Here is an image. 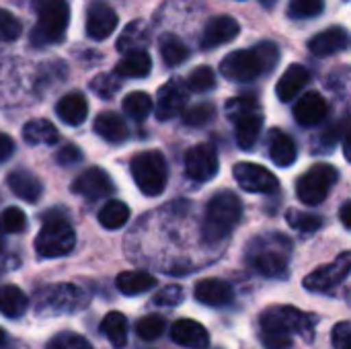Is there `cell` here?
<instances>
[{
  "label": "cell",
  "mask_w": 351,
  "mask_h": 349,
  "mask_svg": "<svg viewBox=\"0 0 351 349\" xmlns=\"http://www.w3.org/2000/svg\"><path fill=\"white\" fill-rule=\"evenodd\" d=\"M280 62V47L274 41H261L253 49H237L228 53L222 64L220 72L224 78L234 82H251L261 74L271 72Z\"/></svg>",
  "instance_id": "6da1fadb"
},
{
  "label": "cell",
  "mask_w": 351,
  "mask_h": 349,
  "mask_svg": "<svg viewBox=\"0 0 351 349\" xmlns=\"http://www.w3.org/2000/svg\"><path fill=\"white\" fill-rule=\"evenodd\" d=\"M243 218V202L232 191L216 193L206 208V218L202 224V237L208 245H218L224 241L232 228Z\"/></svg>",
  "instance_id": "7a4b0ae2"
},
{
  "label": "cell",
  "mask_w": 351,
  "mask_h": 349,
  "mask_svg": "<svg viewBox=\"0 0 351 349\" xmlns=\"http://www.w3.org/2000/svg\"><path fill=\"white\" fill-rule=\"evenodd\" d=\"M290 261V241L282 234L255 239L247 251V263L265 278H286Z\"/></svg>",
  "instance_id": "3957f363"
},
{
  "label": "cell",
  "mask_w": 351,
  "mask_h": 349,
  "mask_svg": "<svg viewBox=\"0 0 351 349\" xmlns=\"http://www.w3.org/2000/svg\"><path fill=\"white\" fill-rule=\"evenodd\" d=\"M37 25L31 31L33 45H51L64 39L70 23V6L66 0H33Z\"/></svg>",
  "instance_id": "277c9868"
},
{
  "label": "cell",
  "mask_w": 351,
  "mask_h": 349,
  "mask_svg": "<svg viewBox=\"0 0 351 349\" xmlns=\"http://www.w3.org/2000/svg\"><path fill=\"white\" fill-rule=\"evenodd\" d=\"M226 115L234 123L237 144L243 150H251L263 130L261 105L253 97H234L226 103Z\"/></svg>",
  "instance_id": "5b68a950"
},
{
  "label": "cell",
  "mask_w": 351,
  "mask_h": 349,
  "mask_svg": "<svg viewBox=\"0 0 351 349\" xmlns=\"http://www.w3.org/2000/svg\"><path fill=\"white\" fill-rule=\"evenodd\" d=\"M130 171L138 189L148 197L160 195L169 183L167 158L158 150H144L136 154L130 163Z\"/></svg>",
  "instance_id": "8992f818"
},
{
  "label": "cell",
  "mask_w": 351,
  "mask_h": 349,
  "mask_svg": "<svg viewBox=\"0 0 351 349\" xmlns=\"http://www.w3.org/2000/svg\"><path fill=\"white\" fill-rule=\"evenodd\" d=\"M43 228L35 239V251L43 259H56L72 253L76 245V234L64 216L47 212L43 218Z\"/></svg>",
  "instance_id": "52a82bcc"
},
{
  "label": "cell",
  "mask_w": 351,
  "mask_h": 349,
  "mask_svg": "<svg viewBox=\"0 0 351 349\" xmlns=\"http://www.w3.org/2000/svg\"><path fill=\"white\" fill-rule=\"evenodd\" d=\"M337 179H339V173L333 165H327V163L315 165L298 179L296 195L306 206H319L327 200Z\"/></svg>",
  "instance_id": "ba28073f"
},
{
  "label": "cell",
  "mask_w": 351,
  "mask_h": 349,
  "mask_svg": "<svg viewBox=\"0 0 351 349\" xmlns=\"http://www.w3.org/2000/svg\"><path fill=\"white\" fill-rule=\"evenodd\" d=\"M261 331L267 333H280V335H304V337H313V319L294 309V306H271L267 309L261 319Z\"/></svg>",
  "instance_id": "9c48e42d"
},
{
  "label": "cell",
  "mask_w": 351,
  "mask_h": 349,
  "mask_svg": "<svg viewBox=\"0 0 351 349\" xmlns=\"http://www.w3.org/2000/svg\"><path fill=\"white\" fill-rule=\"evenodd\" d=\"M88 296L72 286V284H58L47 288L41 296H37V315L53 317V315H70L84 309Z\"/></svg>",
  "instance_id": "30bf717a"
},
{
  "label": "cell",
  "mask_w": 351,
  "mask_h": 349,
  "mask_svg": "<svg viewBox=\"0 0 351 349\" xmlns=\"http://www.w3.org/2000/svg\"><path fill=\"white\" fill-rule=\"evenodd\" d=\"M351 269V253H341L333 263L323 265L319 269H315L313 274H308L304 278V288L311 292H327L335 286H339Z\"/></svg>",
  "instance_id": "8fae6325"
},
{
  "label": "cell",
  "mask_w": 351,
  "mask_h": 349,
  "mask_svg": "<svg viewBox=\"0 0 351 349\" xmlns=\"http://www.w3.org/2000/svg\"><path fill=\"white\" fill-rule=\"evenodd\" d=\"M232 175L237 183L249 193H271L280 185L278 177L271 171L255 163H237Z\"/></svg>",
  "instance_id": "7c38bea8"
},
{
  "label": "cell",
  "mask_w": 351,
  "mask_h": 349,
  "mask_svg": "<svg viewBox=\"0 0 351 349\" xmlns=\"http://www.w3.org/2000/svg\"><path fill=\"white\" fill-rule=\"evenodd\" d=\"M218 154L210 144H197L185 154V175L193 181H210L218 175Z\"/></svg>",
  "instance_id": "4fadbf2b"
},
{
  "label": "cell",
  "mask_w": 351,
  "mask_h": 349,
  "mask_svg": "<svg viewBox=\"0 0 351 349\" xmlns=\"http://www.w3.org/2000/svg\"><path fill=\"white\" fill-rule=\"evenodd\" d=\"M72 191L82 195L88 202H97L103 197H109L115 191V185L111 181V177L99 169V167H88L86 171H82L74 183H72Z\"/></svg>",
  "instance_id": "5bb4252c"
},
{
  "label": "cell",
  "mask_w": 351,
  "mask_h": 349,
  "mask_svg": "<svg viewBox=\"0 0 351 349\" xmlns=\"http://www.w3.org/2000/svg\"><path fill=\"white\" fill-rule=\"evenodd\" d=\"M185 105H187V86L181 84L179 78H173L167 84H162L158 88L156 103H152L154 113L160 121L177 117L185 109Z\"/></svg>",
  "instance_id": "9a60e30c"
},
{
  "label": "cell",
  "mask_w": 351,
  "mask_h": 349,
  "mask_svg": "<svg viewBox=\"0 0 351 349\" xmlns=\"http://www.w3.org/2000/svg\"><path fill=\"white\" fill-rule=\"evenodd\" d=\"M117 29V12L101 2L95 0L86 8V35L95 41H105Z\"/></svg>",
  "instance_id": "2e32d148"
},
{
  "label": "cell",
  "mask_w": 351,
  "mask_h": 349,
  "mask_svg": "<svg viewBox=\"0 0 351 349\" xmlns=\"http://www.w3.org/2000/svg\"><path fill=\"white\" fill-rule=\"evenodd\" d=\"M241 33V25L237 23V19L228 16V14H220L208 21V25L204 27V35H202V47L204 49H214L218 45H224L228 41H232L237 35Z\"/></svg>",
  "instance_id": "e0dca14e"
},
{
  "label": "cell",
  "mask_w": 351,
  "mask_h": 349,
  "mask_svg": "<svg viewBox=\"0 0 351 349\" xmlns=\"http://www.w3.org/2000/svg\"><path fill=\"white\" fill-rule=\"evenodd\" d=\"M329 115V105L325 101V97L317 91L304 93L296 105H294V117L300 125L313 128L319 125L325 117Z\"/></svg>",
  "instance_id": "ac0fdd59"
},
{
  "label": "cell",
  "mask_w": 351,
  "mask_h": 349,
  "mask_svg": "<svg viewBox=\"0 0 351 349\" xmlns=\"http://www.w3.org/2000/svg\"><path fill=\"white\" fill-rule=\"evenodd\" d=\"M171 339L177 346L189 349H206L210 346L208 329L193 319H179L171 325Z\"/></svg>",
  "instance_id": "d6986e66"
},
{
  "label": "cell",
  "mask_w": 351,
  "mask_h": 349,
  "mask_svg": "<svg viewBox=\"0 0 351 349\" xmlns=\"http://www.w3.org/2000/svg\"><path fill=\"white\" fill-rule=\"evenodd\" d=\"M195 300L206 304V306H212V309H220V306H226L232 302L234 298V292H232V286L224 280H218V278H208V280H199L195 284Z\"/></svg>",
  "instance_id": "ffe728a7"
},
{
  "label": "cell",
  "mask_w": 351,
  "mask_h": 349,
  "mask_svg": "<svg viewBox=\"0 0 351 349\" xmlns=\"http://www.w3.org/2000/svg\"><path fill=\"white\" fill-rule=\"evenodd\" d=\"M348 43H350V35H348L346 27H329V29L317 33L308 41V49L319 58H327V56L343 51L348 47Z\"/></svg>",
  "instance_id": "44dd1931"
},
{
  "label": "cell",
  "mask_w": 351,
  "mask_h": 349,
  "mask_svg": "<svg viewBox=\"0 0 351 349\" xmlns=\"http://www.w3.org/2000/svg\"><path fill=\"white\" fill-rule=\"evenodd\" d=\"M308 82H311V72H308V68H304L302 64H292V66L282 74V78L278 80V84H276V95H278L280 101L290 103V101H294V99L300 95V91H302Z\"/></svg>",
  "instance_id": "7402d4cb"
},
{
  "label": "cell",
  "mask_w": 351,
  "mask_h": 349,
  "mask_svg": "<svg viewBox=\"0 0 351 349\" xmlns=\"http://www.w3.org/2000/svg\"><path fill=\"white\" fill-rule=\"evenodd\" d=\"M6 183H8L10 191H12L16 197L25 200V202H29V204H35V202L41 197V193H43V183L39 181V177H35L33 173L23 171V169L12 171V173L6 177Z\"/></svg>",
  "instance_id": "603a6c76"
},
{
  "label": "cell",
  "mask_w": 351,
  "mask_h": 349,
  "mask_svg": "<svg viewBox=\"0 0 351 349\" xmlns=\"http://www.w3.org/2000/svg\"><path fill=\"white\" fill-rule=\"evenodd\" d=\"M269 158L274 160V165L278 167H290L296 163L298 156V148L296 142L292 140V136H288L282 130H271L269 132Z\"/></svg>",
  "instance_id": "cb8c5ba5"
},
{
  "label": "cell",
  "mask_w": 351,
  "mask_h": 349,
  "mask_svg": "<svg viewBox=\"0 0 351 349\" xmlns=\"http://www.w3.org/2000/svg\"><path fill=\"white\" fill-rule=\"evenodd\" d=\"M58 117L68 125H80L88 115V103L82 93H68L56 105Z\"/></svg>",
  "instance_id": "d4e9b609"
},
{
  "label": "cell",
  "mask_w": 351,
  "mask_h": 349,
  "mask_svg": "<svg viewBox=\"0 0 351 349\" xmlns=\"http://www.w3.org/2000/svg\"><path fill=\"white\" fill-rule=\"evenodd\" d=\"M93 128H95V132L103 140H107L111 144L123 142L128 138V134H130L123 117L119 113H115V111H103V113H99V117L95 119V125Z\"/></svg>",
  "instance_id": "484cf974"
},
{
  "label": "cell",
  "mask_w": 351,
  "mask_h": 349,
  "mask_svg": "<svg viewBox=\"0 0 351 349\" xmlns=\"http://www.w3.org/2000/svg\"><path fill=\"white\" fill-rule=\"evenodd\" d=\"M150 43V31H148V25L140 19L132 21L125 25V29L121 31L119 39H117V49L123 51V53H130V51H142L146 49V45Z\"/></svg>",
  "instance_id": "4316f807"
},
{
  "label": "cell",
  "mask_w": 351,
  "mask_h": 349,
  "mask_svg": "<svg viewBox=\"0 0 351 349\" xmlns=\"http://www.w3.org/2000/svg\"><path fill=\"white\" fill-rule=\"evenodd\" d=\"M23 138L31 146H51L58 142L60 134L56 125L47 119H31L23 128Z\"/></svg>",
  "instance_id": "83f0119b"
},
{
  "label": "cell",
  "mask_w": 351,
  "mask_h": 349,
  "mask_svg": "<svg viewBox=\"0 0 351 349\" xmlns=\"http://www.w3.org/2000/svg\"><path fill=\"white\" fill-rule=\"evenodd\" d=\"M152 70V58L142 51H130L125 58L115 66V74L121 78H144Z\"/></svg>",
  "instance_id": "f1b7e54d"
},
{
  "label": "cell",
  "mask_w": 351,
  "mask_h": 349,
  "mask_svg": "<svg viewBox=\"0 0 351 349\" xmlns=\"http://www.w3.org/2000/svg\"><path fill=\"white\" fill-rule=\"evenodd\" d=\"M115 286L123 296H138L152 290L156 286V278L146 272H123L117 276Z\"/></svg>",
  "instance_id": "f546056e"
},
{
  "label": "cell",
  "mask_w": 351,
  "mask_h": 349,
  "mask_svg": "<svg viewBox=\"0 0 351 349\" xmlns=\"http://www.w3.org/2000/svg\"><path fill=\"white\" fill-rule=\"evenodd\" d=\"M27 296L19 286H2L0 288V315L8 317V319H19L25 311H27Z\"/></svg>",
  "instance_id": "4dcf8cb0"
},
{
  "label": "cell",
  "mask_w": 351,
  "mask_h": 349,
  "mask_svg": "<svg viewBox=\"0 0 351 349\" xmlns=\"http://www.w3.org/2000/svg\"><path fill=\"white\" fill-rule=\"evenodd\" d=\"M101 333L111 341V346L115 349L125 348V344H128V319H125V315H121L117 311L105 315V319L101 323Z\"/></svg>",
  "instance_id": "1f68e13d"
},
{
  "label": "cell",
  "mask_w": 351,
  "mask_h": 349,
  "mask_svg": "<svg viewBox=\"0 0 351 349\" xmlns=\"http://www.w3.org/2000/svg\"><path fill=\"white\" fill-rule=\"evenodd\" d=\"M128 220H130V208H128V204H123L119 200H109L99 210V224L107 230H117V228L125 226Z\"/></svg>",
  "instance_id": "d6a6232c"
},
{
  "label": "cell",
  "mask_w": 351,
  "mask_h": 349,
  "mask_svg": "<svg viewBox=\"0 0 351 349\" xmlns=\"http://www.w3.org/2000/svg\"><path fill=\"white\" fill-rule=\"evenodd\" d=\"M152 111V97L148 93L136 91L123 99V113L134 121H144Z\"/></svg>",
  "instance_id": "836d02e7"
},
{
  "label": "cell",
  "mask_w": 351,
  "mask_h": 349,
  "mask_svg": "<svg viewBox=\"0 0 351 349\" xmlns=\"http://www.w3.org/2000/svg\"><path fill=\"white\" fill-rule=\"evenodd\" d=\"M160 56L167 66H179L189 58V47L175 35H167L160 41Z\"/></svg>",
  "instance_id": "e575fe53"
},
{
  "label": "cell",
  "mask_w": 351,
  "mask_h": 349,
  "mask_svg": "<svg viewBox=\"0 0 351 349\" xmlns=\"http://www.w3.org/2000/svg\"><path fill=\"white\" fill-rule=\"evenodd\" d=\"M181 113H183L185 125L204 128V125H208L210 121H214V117H216V107H214L212 103H197V105H191V107L183 109Z\"/></svg>",
  "instance_id": "d590c367"
},
{
  "label": "cell",
  "mask_w": 351,
  "mask_h": 349,
  "mask_svg": "<svg viewBox=\"0 0 351 349\" xmlns=\"http://www.w3.org/2000/svg\"><path fill=\"white\" fill-rule=\"evenodd\" d=\"M136 333L144 341H154L165 333V319L160 315H146V317L138 319Z\"/></svg>",
  "instance_id": "8d00e7d4"
},
{
  "label": "cell",
  "mask_w": 351,
  "mask_h": 349,
  "mask_svg": "<svg viewBox=\"0 0 351 349\" xmlns=\"http://www.w3.org/2000/svg\"><path fill=\"white\" fill-rule=\"evenodd\" d=\"M189 91L193 93H208L216 86V74L210 66H197L189 78H187V84H185Z\"/></svg>",
  "instance_id": "74e56055"
},
{
  "label": "cell",
  "mask_w": 351,
  "mask_h": 349,
  "mask_svg": "<svg viewBox=\"0 0 351 349\" xmlns=\"http://www.w3.org/2000/svg\"><path fill=\"white\" fill-rule=\"evenodd\" d=\"M288 224L294 228V230H300V232H315L323 226V218L317 216V214H308V212H298V210H288Z\"/></svg>",
  "instance_id": "f35d334b"
},
{
  "label": "cell",
  "mask_w": 351,
  "mask_h": 349,
  "mask_svg": "<svg viewBox=\"0 0 351 349\" xmlns=\"http://www.w3.org/2000/svg\"><path fill=\"white\" fill-rule=\"evenodd\" d=\"M45 349H93V346L88 344V339H84V337L78 335V333L62 331V333H56V335L47 341Z\"/></svg>",
  "instance_id": "ab89813d"
},
{
  "label": "cell",
  "mask_w": 351,
  "mask_h": 349,
  "mask_svg": "<svg viewBox=\"0 0 351 349\" xmlns=\"http://www.w3.org/2000/svg\"><path fill=\"white\" fill-rule=\"evenodd\" d=\"M27 226V216L21 208H6L2 214H0V232H6V234H16L21 230H25Z\"/></svg>",
  "instance_id": "60d3db41"
},
{
  "label": "cell",
  "mask_w": 351,
  "mask_h": 349,
  "mask_svg": "<svg viewBox=\"0 0 351 349\" xmlns=\"http://www.w3.org/2000/svg\"><path fill=\"white\" fill-rule=\"evenodd\" d=\"M121 82H119V76L117 74H99L90 80V88L97 97L101 99H111L117 95Z\"/></svg>",
  "instance_id": "b9f144b4"
},
{
  "label": "cell",
  "mask_w": 351,
  "mask_h": 349,
  "mask_svg": "<svg viewBox=\"0 0 351 349\" xmlns=\"http://www.w3.org/2000/svg\"><path fill=\"white\" fill-rule=\"evenodd\" d=\"M323 8H325L323 0H290L288 14L292 19H311V16H319Z\"/></svg>",
  "instance_id": "7bdbcfd3"
},
{
  "label": "cell",
  "mask_w": 351,
  "mask_h": 349,
  "mask_svg": "<svg viewBox=\"0 0 351 349\" xmlns=\"http://www.w3.org/2000/svg\"><path fill=\"white\" fill-rule=\"evenodd\" d=\"M185 298V292L181 286H165L162 290H158L152 298V302L156 306H162V309H173V306H179Z\"/></svg>",
  "instance_id": "ee69618b"
},
{
  "label": "cell",
  "mask_w": 351,
  "mask_h": 349,
  "mask_svg": "<svg viewBox=\"0 0 351 349\" xmlns=\"http://www.w3.org/2000/svg\"><path fill=\"white\" fill-rule=\"evenodd\" d=\"M21 31H23L21 21L12 12L0 8V41H14L19 39Z\"/></svg>",
  "instance_id": "f6af8a7d"
},
{
  "label": "cell",
  "mask_w": 351,
  "mask_h": 349,
  "mask_svg": "<svg viewBox=\"0 0 351 349\" xmlns=\"http://www.w3.org/2000/svg\"><path fill=\"white\" fill-rule=\"evenodd\" d=\"M56 160H58L62 167H74V165H78V163L82 160V152H80V148H78V146H74V144H66L62 150H58Z\"/></svg>",
  "instance_id": "bcb514c9"
},
{
  "label": "cell",
  "mask_w": 351,
  "mask_h": 349,
  "mask_svg": "<svg viewBox=\"0 0 351 349\" xmlns=\"http://www.w3.org/2000/svg\"><path fill=\"white\" fill-rule=\"evenodd\" d=\"M261 341L267 349H290L292 348V339L290 335H280V333H267L261 331Z\"/></svg>",
  "instance_id": "7dc6e473"
},
{
  "label": "cell",
  "mask_w": 351,
  "mask_h": 349,
  "mask_svg": "<svg viewBox=\"0 0 351 349\" xmlns=\"http://www.w3.org/2000/svg\"><path fill=\"white\" fill-rule=\"evenodd\" d=\"M351 339V327L348 321H341L339 325H335L333 329V346L337 349H350Z\"/></svg>",
  "instance_id": "c3c4849f"
},
{
  "label": "cell",
  "mask_w": 351,
  "mask_h": 349,
  "mask_svg": "<svg viewBox=\"0 0 351 349\" xmlns=\"http://www.w3.org/2000/svg\"><path fill=\"white\" fill-rule=\"evenodd\" d=\"M346 134V121H341L339 125H333V128H329L327 132H325V136H323V142L325 144H329V146H333L341 136Z\"/></svg>",
  "instance_id": "681fc988"
},
{
  "label": "cell",
  "mask_w": 351,
  "mask_h": 349,
  "mask_svg": "<svg viewBox=\"0 0 351 349\" xmlns=\"http://www.w3.org/2000/svg\"><path fill=\"white\" fill-rule=\"evenodd\" d=\"M14 152V140L6 134H0V163L10 158Z\"/></svg>",
  "instance_id": "f907efd6"
},
{
  "label": "cell",
  "mask_w": 351,
  "mask_h": 349,
  "mask_svg": "<svg viewBox=\"0 0 351 349\" xmlns=\"http://www.w3.org/2000/svg\"><path fill=\"white\" fill-rule=\"evenodd\" d=\"M350 210H351V202H346V204L341 206V222H343V226H346V228H351Z\"/></svg>",
  "instance_id": "816d5d0a"
},
{
  "label": "cell",
  "mask_w": 351,
  "mask_h": 349,
  "mask_svg": "<svg viewBox=\"0 0 351 349\" xmlns=\"http://www.w3.org/2000/svg\"><path fill=\"white\" fill-rule=\"evenodd\" d=\"M259 2H261V6H265V8H274L278 0H259Z\"/></svg>",
  "instance_id": "f5cc1de1"
},
{
  "label": "cell",
  "mask_w": 351,
  "mask_h": 349,
  "mask_svg": "<svg viewBox=\"0 0 351 349\" xmlns=\"http://www.w3.org/2000/svg\"><path fill=\"white\" fill-rule=\"evenodd\" d=\"M4 344H6V333H4V331L0 329V348H2Z\"/></svg>",
  "instance_id": "db71d44e"
},
{
  "label": "cell",
  "mask_w": 351,
  "mask_h": 349,
  "mask_svg": "<svg viewBox=\"0 0 351 349\" xmlns=\"http://www.w3.org/2000/svg\"><path fill=\"white\" fill-rule=\"evenodd\" d=\"M2 247H4V245H2V237H0V251H2Z\"/></svg>",
  "instance_id": "11a10c76"
}]
</instances>
